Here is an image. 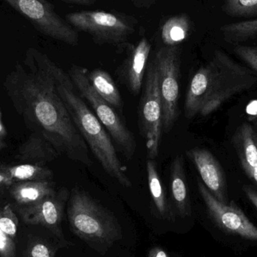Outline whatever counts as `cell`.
<instances>
[{
  "instance_id": "cell-13",
  "label": "cell",
  "mask_w": 257,
  "mask_h": 257,
  "mask_svg": "<svg viewBox=\"0 0 257 257\" xmlns=\"http://www.w3.org/2000/svg\"><path fill=\"white\" fill-rule=\"evenodd\" d=\"M151 48L148 39L144 38L133 48L125 64L123 78L133 94H139L142 89Z\"/></svg>"
},
{
  "instance_id": "cell-24",
  "label": "cell",
  "mask_w": 257,
  "mask_h": 257,
  "mask_svg": "<svg viewBox=\"0 0 257 257\" xmlns=\"http://www.w3.org/2000/svg\"><path fill=\"white\" fill-rule=\"evenodd\" d=\"M23 257H57L54 246L40 238L28 241Z\"/></svg>"
},
{
  "instance_id": "cell-33",
  "label": "cell",
  "mask_w": 257,
  "mask_h": 257,
  "mask_svg": "<svg viewBox=\"0 0 257 257\" xmlns=\"http://www.w3.org/2000/svg\"><path fill=\"white\" fill-rule=\"evenodd\" d=\"M69 4L79 5V6H90L93 4L96 0H61Z\"/></svg>"
},
{
  "instance_id": "cell-7",
  "label": "cell",
  "mask_w": 257,
  "mask_h": 257,
  "mask_svg": "<svg viewBox=\"0 0 257 257\" xmlns=\"http://www.w3.org/2000/svg\"><path fill=\"white\" fill-rule=\"evenodd\" d=\"M159 89L163 104V130H172L179 116L180 59L176 46L160 48L156 54Z\"/></svg>"
},
{
  "instance_id": "cell-26",
  "label": "cell",
  "mask_w": 257,
  "mask_h": 257,
  "mask_svg": "<svg viewBox=\"0 0 257 257\" xmlns=\"http://www.w3.org/2000/svg\"><path fill=\"white\" fill-rule=\"evenodd\" d=\"M234 52L250 69L257 72V46L236 45L234 48Z\"/></svg>"
},
{
  "instance_id": "cell-5",
  "label": "cell",
  "mask_w": 257,
  "mask_h": 257,
  "mask_svg": "<svg viewBox=\"0 0 257 257\" xmlns=\"http://www.w3.org/2000/svg\"><path fill=\"white\" fill-rule=\"evenodd\" d=\"M87 72L88 70L86 68L73 65L69 75L81 98L90 104L95 115L117 144L120 151L130 160L136 154V139L112 106L105 102L92 87L87 78Z\"/></svg>"
},
{
  "instance_id": "cell-6",
  "label": "cell",
  "mask_w": 257,
  "mask_h": 257,
  "mask_svg": "<svg viewBox=\"0 0 257 257\" xmlns=\"http://www.w3.org/2000/svg\"><path fill=\"white\" fill-rule=\"evenodd\" d=\"M139 119V128L145 140L148 159L155 160L159 155L163 131V104L154 60L150 63L147 71Z\"/></svg>"
},
{
  "instance_id": "cell-22",
  "label": "cell",
  "mask_w": 257,
  "mask_h": 257,
  "mask_svg": "<svg viewBox=\"0 0 257 257\" xmlns=\"http://www.w3.org/2000/svg\"><path fill=\"white\" fill-rule=\"evenodd\" d=\"M220 30L228 42L237 43L257 36V19L225 24Z\"/></svg>"
},
{
  "instance_id": "cell-30",
  "label": "cell",
  "mask_w": 257,
  "mask_h": 257,
  "mask_svg": "<svg viewBox=\"0 0 257 257\" xmlns=\"http://www.w3.org/2000/svg\"><path fill=\"white\" fill-rule=\"evenodd\" d=\"M7 130L3 122V114L0 109V151L7 148L6 138H7Z\"/></svg>"
},
{
  "instance_id": "cell-11",
  "label": "cell",
  "mask_w": 257,
  "mask_h": 257,
  "mask_svg": "<svg viewBox=\"0 0 257 257\" xmlns=\"http://www.w3.org/2000/svg\"><path fill=\"white\" fill-rule=\"evenodd\" d=\"M69 197L67 190L62 189L34 205L20 206L19 213L27 224L41 225L57 237H63L61 223L65 204Z\"/></svg>"
},
{
  "instance_id": "cell-8",
  "label": "cell",
  "mask_w": 257,
  "mask_h": 257,
  "mask_svg": "<svg viewBox=\"0 0 257 257\" xmlns=\"http://www.w3.org/2000/svg\"><path fill=\"white\" fill-rule=\"evenodd\" d=\"M27 18L39 33L67 45L78 43L76 30L46 0H3Z\"/></svg>"
},
{
  "instance_id": "cell-16",
  "label": "cell",
  "mask_w": 257,
  "mask_h": 257,
  "mask_svg": "<svg viewBox=\"0 0 257 257\" xmlns=\"http://www.w3.org/2000/svg\"><path fill=\"white\" fill-rule=\"evenodd\" d=\"M59 154L45 137L39 133H33L20 147L18 158L24 163L45 165L55 160Z\"/></svg>"
},
{
  "instance_id": "cell-4",
  "label": "cell",
  "mask_w": 257,
  "mask_h": 257,
  "mask_svg": "<svg viewBox=\"0 0 257 257\" xmlns=\"http://www.w3.org/2000/svg\"><path fill=\"white\" fill-rule=\"evenodd\" d=\"M67 216L74 235L99 253L121 239V228L115 216L84 190L72 189Z\"/></svg>"
},
{
  "instance_id": "cell-19",
  "label": "cell",
  "mask_w": 257,
  "mask_h": 257,
  "mask_svg": "<svg viewBox=\"0 0 257 257\" xmlns=\"http://www.w3.org/2000/svg\"><path fill=\"white\" fill-rule=\"evenodd\" d=\"M87 78L96 93L111 106L121 109L123 99L111 75L102 69H95L87 72Z\"/></svg>"
},
{
  "instance_id": "cell-25",
  "label": "cell",
  "mask_w": 257,
  "mask_h": 257,
  "mask_svg": "<svg viewBox=\"0 0 257 257\" xmlns=\"http://www.w3.org/2000/svg\"><path fill=\"white\" fill-rule=\"evenodd\" d=\"M18 219L10 205L0 208V229L12 238H15L18 232Z\"/></svg>"
},
{
  "instance_id": "cell-3",
  "label": "cell",
  "mask_w": 257,
  "mask_h": 257,
  "mask_svg": "<svg viewBox=\"0 0 257 257\" xmlns=\"http://www.w3.org/2000/svg\"><path fill=\"white\" fill-rule=\"evenodd\" d=\"M54 75L59 95L75 126L102 169L123 187H132L133 184L126 174V168L119 160L112 139L84 99L76 93L69 74L54 64Z\"/></svg>"
},
{
  "instance_id": "cell-23",
  "label": "cell",
  "mask_w": 257,
  "mask_h": 257,
  "mask_svg": "<svg viewBox=\"0 0 257 257\" xmlns=\"http://www.w3.org/2000/svg\"><path fill=\"white\" fill-rule=\"evenodd\" d=\"M223 10L235 18L257 17V0H220Z\"/></svg>"
},
{
  "instance_id": "cell-31",
  "label": "cell",
  "mask_w": 257,
  "mask_h": 257,
  "mask_svg": "<svg viewBox=\"0 0 257 257\" xmlns=\"http://www.w3.org/2000/svg\"><path fill=\"white\" fill-rule=\"evenodd\" d=\"M243 191L245 193L246 196L250 202L253 204V206L257 209V191L249 186H244Z\"/></svg>"
},
{
  "instance_id": "cell-17",
  "label": "cell",
  "mask_w": 257,
  "mask_h": 257,
  "mask_svg": "<svg viewBox=\"0 0 257 257\" xmlns=\"http://www.w3.org/2000/svg\"><path fill=\"white\" fill-rule=\"evenodd\" d=\"M241 167L247 175L257 164V133L250 123H243L233 136Z\"/></svg>"
},
{
  "instance_id": "cell-32",
  "label": "cell",
  "mask_w": 257,
  "mask_h": 257,
  "mask_svg": "<svg viewBox=\"0 0 257 257\" xmlns=\"http://www.w3.org/2000/svg\"><path fill=\"white\" fill-rule=\"evenodd\" d=\"M148 257H171L169 256V253L163 250L162 247H154L150 250L149 253H148Z\"/></svg>"
},
{
  "instance_id": "cell-28",
  "label": "cell",
  "mask_w": 257,
  "mask_h": 257,
  "mask_svg": "<svg viewBox=\"0 0 257 257\" xmlns=\"http://www.w3.org/2000/svg\"><path fill=\"white\" fill-rule=\"evenodd\" d=\"M246 114L249 121L257 128V99L250 101L245 108Z\"/></svg>"
},
{
  "instance_id": "cell-27",
  "label": "cell",
  "mask_w": 257,
  "mask_h": 257,
  "mask_svg": "<svg viewBox=\"0 0 257 257\" xmlns=\"http://www.w3.org/2000/svg\"><path fill=\"white\" fill-rule=\"evenodd\" d=\"M0 257H16V249L13 238L0 229Z\"/></svg>"
},
{
  "instance_id": "cell-1",
  "label": "cell",
  "mask_w": 257,
  "mask_h": 257,
  "mask_svg": "<svg viewBox=\"0 0 257 257\" xmlns=\"http://www.w3.org/2000/svg\"><path fill=\"white\" fill-rule=\"evenodd\" d=\"M54 64L46 54L29 48L3 87L28 128L45 137L59 154L90 167L88 146L57 91Z\"/></svg>"
},
{
  "instance_id": "cell-29",
  "label": "cell",
  "mask_w": 257,
  "mask_h": 257,
  "mask_svg": "<svg viewBox=\"0 0 257 257\" xmlns=\"http://www.w3.org/2000/svg\"><path fill=\"white\" fill-rule=\"evenodd\" d=\"M13 184H15V181L3 169V165H0V188L10 187Z\"/></svg>"
},
{
  "instance_id": "cell-12",
  "label": "cell",
  "mask_w": 257,
  "mask_h": 257,
  "mask_svg": "<svg viewBox=\"0 0 257 257\" xmlns=\"http://www.w3.org/2000/svg\"><path fill=\"white\" fill-rule=\"evenodd\" d=\"M196 166L202 182L220 202L228 203L227 187L223 168L212 153L202 148H193L186 152Z\"/></svg>"
},
{
  "instance_id": "cell-34",
  "label": "cell",
  "mask_w": 257,
  "mask_h": 257,
  "mask_svg": "<svg viewBox=\"0 0 257 257\" xmlns=\"http://www.w3.org/2000/svg\"><path fill=\"white\" fill-rule=\"evenodd\" d=\"M247 176L257 185V164L247 174Z\"/></svg>"
},
{
  "instance_id": "cell-10",
  "label": "cell",
  "mask_w": 257,
  "mask_h": 257,
  "mask_svg": "<svg viewBox=\"0 0 257 257\" xmlns=\"http://www.w3.org/2000/svg\"><path fill=\"white\" fill-rule=\"evenodd\" d=\"M198 189L210 216L218 227L227 233L257 241L256 226L235 202L223 203L217 200L200 180H198Z\"/></svg>"
},
{
  "instance_id": "cell-2",
  "label": "cell",
  "mask_w": 257,
  "mask_h": 257,
  "mask_svg": "<svg viewBox=\"0 0 257 257\" xmlns=\"http://www.w3.org/2000/svg\"><path fill=\"white\" fill-rule=\"evenodd\" d=\"M256 85V72L217 51L190 81L184 103L185 117H207L235 95Z\"/></svg>"
},
{
  "instance_id": "cell-14",
  "label": "cell",
  "mask_w": 257,
  "mask_h": 257,
  "mask_svg": "<svg viewBox=\"0 0 257 257\" xmlns=\"http://www.w3.org/2000/svg\"><path fill=\"white\" fill-rule=\"evenodd\" d=\"M170 187L172 199L178 214L181 217H190L191 205L184 170V160L181 156H177L172 162Z\"/></svg>"
},
{
  "instance_id": "cell-9",
  "label": "cell",
  "mask_w": 257,
  "mask_h": 257,
  "mask_svg": "<svg viewBox=\"0 0 257 257\" xmlns=\"http://www.w3.org/2000/svg\"><path fill=\"white\" fill-rule=\"evenodd\" d=\"M66 21L74 29L88 33L99 43H122L133 31L127 23L102 11L72 12L66 15Z\"/></svg>"
},
{
  "instance_id": "cell-15",
  "label": "cell",
  "mask_w": 257,
  "mask_h": 257,
  "mask_svg": "<svg viewBox=\"0 0 257 257\" xmlns=\"http://www.w3.org/2000/svg\"><path fill=\"white\" fill-rule=\"evenodd\" d=\"M11 196L20 206H29L57 193L50 180L21 181L9 187Z\"/></svg>"
},
{
  "instance_id": "cell-21",
  "label": "cell",
  "mask_w": 257,
  "mask_h": 257,
  "mask_svg": "<svg viewBox=\"0 0 257 257\" xmlns=\"http://www.w3.org/2000/svg\"><path fill=\"white\" fill-rule=\"evenodd\" d=\"M190 29V19L187 15L172 17L162 27V39L166 46H176L188 37Z\"/></svg>"
},
{
  "instance_id": "cell-20",
  "label": "cell",
  "mask_w": 257,
  "mask_h": 257,
  "mask_svg": "<svg viewBox=\"0 0 257 257\" xmlns=\"http://www.w3.org/2000/svg\"><path fill=\"white\" fill-rule=\"evenodd\" d=\"M3 166L15 183L51 180L54 175L52 170L48 169L45 165L22 163L15 166L3 165Z\"/></svg>"
},
{
  "instance_id": "cell-18",
  "label": "cell",
  "mask_w": 257,
  "mask_h": 257,
  "mask_svg": "<svg viewBox=\"0 0 257 257\" xmlns=\"http://www.w3.org/2000/svg\"><path fill=\"white\" fill-rule=\"evenodd\" d=\"M148 187L157 212L163 220L172 221L174 214L166 198V191L157 171L155 160L148 159L147 163Z\"/></svg>"
}]
</instances>
